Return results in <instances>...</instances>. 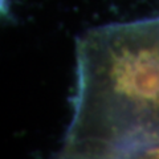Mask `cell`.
Returning a JSON list of instances; mask_svg holds the SVG:
<instances>
[{"mask_svg":"<svg viewBox=\"0 0 159 159\" xmlns=\"http://www.w3.org/2000/svg\"><path fill=\"white\" fill-rule=\"evenodd\" d=\"M82 101L111 119L159 118V23L102 31L81 62Z\"/></svg>","mask_w":159,"mask_h":159,"instance_id":"1","label":"cell"},{"mask_svg":"<svg viewBox=\"0 0 159 159\" xmlns=\"http://www.w3.org/2000/svg\"><path fill=\"white\" fill-rule=\"evenodd\" d=\"M138 159H159V145L146 148Z\"/></svg>","mask_w":159,"mask_h":159,"instance_id":"2","label":"cell"}]
</instances>
